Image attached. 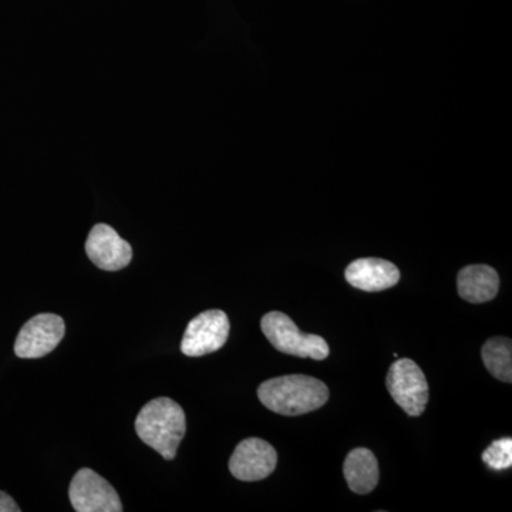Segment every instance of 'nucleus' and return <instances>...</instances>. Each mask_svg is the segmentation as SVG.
I'll return each instance as SVG.
<instances>
[{
    "label": "nucleus",
    "instance_id": "f257e3e1",
    "mask_svg": "<svg viewBox=\"0 0 512 512\" xmlns=\"http://www.w3.org/2000/svg\"><path fill=\"white\" fill-rule=\"evenodd\" d=\"M266 409L281 416H302L315 412L329 400V389L315 377L291 375L266 380L258 387Z\"/></svg>",
    "mask_w": 512,
    "mask_h": 512
},
{
    "label": "nucleus",
    "instance_id": "f03ea898",
    "mask_svg": "<svg viewBox=\"0 0 512 512\" xmlns=\"http://www.w3.org/2000/svg\"><path fill=\"white\" fill-rule=\"evenodd\" d=\"M136 431L138 437L165 460H174L187 431L183 407L168 397L151 400L138 413Z\"/></svg>",
    "mask_w": 512,
    "mask_h": 512
},
{
    "label": "nucleus",
    "instance_id": "7ed1b4c3",
    "mask_svg": "<svg viewBox=\"0 0 512 512\" xmlns=\"http://www.w3.org/2000/svg\"><path fill=\"white\" fill-rule=\"evenodd\" d=\"M261 328L278 352L313 360H325L329 356L328 342L322 336L301 332L285 313H266L261 320Z\"/></svg>",
    "mask_w": 512,
    "mask_h": 512
},
{
    "label": "nucleus",
    "instance_id": "20e7f679",
    "mask_svg": "<svg viewBox=\"0 0 512 512\" xmlns=\"http://www.w3.org/2000/svg\"><path fill=\"white\" fill-rule=\"evenodd\" d=\"M387 389L394 402L412 417H419L429 403V383L412 359H399L390 366Z\"/></svg>",
    "mask_w": 512,
    "mask_h": 512
},
{
    "label": "nucleus",
    "instance_id": "39448f33",
    "mask_svg": "<svg viewBox=\"0 0 512 512\" xmlns=\"http://www.w3.org/2000/svg\"><path fill=\"white\" fill-rule=\"evenodd\" d=\"M229 329L231 325L227 313L217 309L202 312L188 323L181 342V352L190 357L217 352L227 343Z\"/></svg>",
    "mask_w": 512,
    "mask_h": 512
},
{
    "label": "nucleus",
    "instance_id": "423d86ee",
    "mask_svg": "<svg viewBox=\"0 0 512 512\" xmlns=\"http://www.w3.org/2000/svg\"><path fill=\"white\" fill-rule=\"evenodd\" d=\"M70 503L77 512H121L119 494L103 477L90 468H82L69 488Z\"/></svg>",
    "mask_w": 512,
    "mask_h": 512
},
{
    "label": "nucleus",
    "instance_id": "0eeeda50",
    "mask_svg": "<svg viewBox=\"0 0 512 512\" xmlns=\"http://www.w3.org/2000/svg\"><path fill=\"white\" fill-rule=\"evenodd\" d=\"M66 325L60 316L42 313L26 322L15 342V353L20 359H39L49 355L63 340Z\"/></svg>",
    "mask_w": 512,
    "mask_h": 512
},
{
    "label": "nucleus",
    "instance_id": "6e6552de",
    "mask_svg": "<svg viewBox=\"0 0 512 512\" xmlns=\"http://www.w3.org/2000/svg\"><path fill=\"white\" fill-rule=\"evenodd\" d=\"M278 463V454L268 441L247 439L235 448L229 460V471L241 481H259L271 476Z\"/></svg>",
    "mask_w": 512,
    "mask_h": 512
},
{
    "label": "nucleus",
    "instance_id": "1a4fd4ad",
    "mask_svg": "<svg viewBox=\"0 0 512 512\" xmlns=\"http://www.w3.org/2000/svg\"><path fill=\"white\" fill-rule=\"evenodd\" d=\"M86 254L97 268L103 271H120L133 258V249L110 225L99 224L90 231Z\"/></svg>",
    "mask_w": 512,
    "mask_h": 512
},
{
    "label": "nucleus",
    "instance_id": "9d476101",
    "mask_svg": "<svg viewBox=\"0 0 512 512\" xmlns=\"http://www.w3.org/2000/svg\"><path fill=\"white\" fill-rule=\"evenodd\" d=\"M346 281L365 292H382L399 284L400 271L392 262L380 258L356 259L346 268Z\"/></svg>",
    "mask_w": 512,
    "mask_h": 512
},
{
    "label": "nucleus",
    "instance_id": "9b49d317",
    "mask_svg": "<svg viewBox=\"0 0 512 512\" xmlns=\"http://www.w3.org/2000/svg\"><path fill=\"white\" fill-rule=\"evenodd\" d=\"M458 295L470 303L493 301L500 289V276L488 265H468L457 276Z\"/></svg>",
    "mask_w": 512,
    "mask_h": 512
},
{
    "label": "nucleus",
    "instance_id": "f8f14e48",
    "mask_svg": "<svg viewBox=\"0 0 512 512\" xmlns=\"http://www.w3.org/2000/svg\"><path fill=\"white\" fill-rule=\"evenodd\" d=\"M343 474L350 490L359 495L372 493L379 484V463L372 451L355 448L350 451L343 466Z\"/></svg>",
    "mask_w": 512,
    "mask_h": 512
},
{
    "label": "nucleus",
    "instance_id": "ddd939ff",
    "mask_svg": "<svg viewBox=\"0 0 512 512\" xmlns=\"http://www.w3.org/2000/svg\"><path fill=\"white\" fill-rule=\"evenodd\" d=\"M483 362L488 372L501 380L512 382V343L507 338H491L484 343L481 349Z\"/></svg>",
    "mask_w": 512,
    "mask_h": 512
},
{
    "label": "nucleus",
    "instance_id": "4468645a",
    "mask_svg": "<svg viewBox=\"0 0 512 512\" xmlns=\"http://www.w3.org/2000/svg\"><path fill=\"white\" fill-rule=\"evenodd\" d=\"M483 461L491 470L503 471L512 466V440H495L483 453Z\"/></svg>",
    "mask_w": 512,
    "mask_h": 512
},
{
    "label": "nucleus",
    "instance_id": "2eb2a0df",
    "mask_svg": "<svg viewBox=\"0 0 512 512\" xmlns=\"http://www.w3.org/2000/svg\"><path fill=\"white\" fill-rule=\"evenodd\" d=\"M20 508L10 495L0 491V512H19Z\"/></svg>",
    "mask_w": 512,
    "mask_h": 512
}]
</instances>
